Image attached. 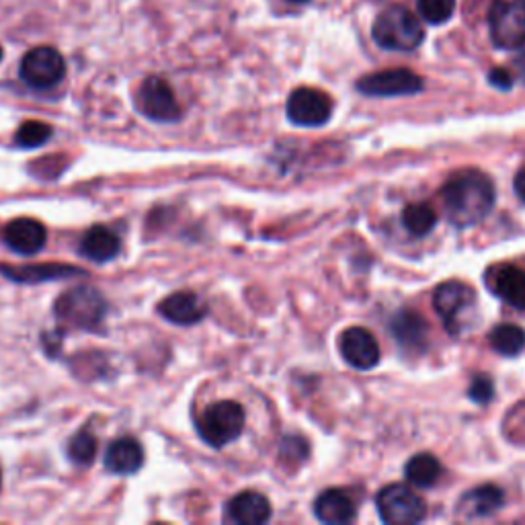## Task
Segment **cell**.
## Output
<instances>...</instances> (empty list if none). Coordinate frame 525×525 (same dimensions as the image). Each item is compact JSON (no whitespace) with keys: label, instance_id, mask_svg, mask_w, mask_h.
<instances>
[{"label":"cell","instance_id":"cell-7","mask_svg":"<svg viewBox=\"0 0 525 525\" xmlns=\"http://www.w3.org/2000/svg\"><path fill=\"white\" fill-rule=\"evenodd\" d=\"M376 505L382 521L392 525L419 523L427 515L425 501L407 484H388L378 493Z\"/></svg>","mask_w":525,"mask_h":525},{"label":"cell","instance_id":"cell-25","mask_svg":"<svg viewBox=\"0 0 525 525\" xmlns=\"http://www.w3.org/2000/svg\"><path fill=\"white\" fill-rule=\"evenodd\" d=\"M97 454V437L83 429L68 441V458L78 466H89Z\"/></svg>","mask_w":525,"mask_h":525},{"label":"cell","instance_id":"cell-31","mask_svg":"<svg viewBox=\"0 0 525 525\" xmlns=\"http://www.w3.org/2000/svg\"><path fill=\"white\" fill-rule=\"evenodd\" d=\"M513 70H515V76L525 85V46H523V50L517 54V58L513 60Z\"/></svg>","mask_w":525,"mask_h":525},{"label":"cell","instance_id":"cell-2","mask_svg":"<svg viewBox=\"0 0 525 525\" xmlns=\"http://www.w3.org/2000/svg\"><path fill=\"white\" fill-rule=\"evenodd\" d=\"M374 42L390 52H413L421 46L425 29L419 19L405 7L382 11L374 23Z\"/></svg>","mask_w":525,"mask_h":525},{"label":"cell","instance_id":"cell-35","mask_svg":"<svg viewBox=\"0 0 525 525\" xmlns=\"http://www.w3.org/2000/svg\"><path fill=\"white\" fill-rule=\"evenodd\" d=\"M0 60H3V48H0Z\"/></svg>","mask_w":525,"mask_h":525},{"label":"cell","instance_id":"cell-1","mask_svg":"<svg viewBox=\"0 0 525 525\" xmlns=\"http://www.w3.org/2000/svg\"><path fill=\"white\" fill-rule=\"evenodd\" d=\"M441 204L454 226H476L495 208V185L482 171L462 169L443 183Z\"/></svg>","mask_w":525,"mask_h":525},{"label":"cell","instance_id":"cell-6","mask_svg":"<svg viewBox=\"0 0 525 525\" xmlns=\"http://www.w3.org/2000/svg\"><path fill=\"white\" fill-rule=\"evenodd\" d=\"M476 306V294L462 281H446L433 294V308L446 325L448 333L460 335L466 327V318Z\"/></svg>","mask_w":525,"mask_h":525},{"label":"cell","instance_id":"cell-22","mask_svg":"<svg viewBox=\"0 0 525 525\" xmlns=\"http://www.w3.org/2000/svg\"><path fill=\"white\" fill-rule=\"evenodd\" d=\"M405 476L411 484H415V487L427 489V487H433V484L439 480L441 464L431 454H417L407 462Z\"/></svg>","mask_w":525,"mask_h":525},{"label":"cell","instance_id":"cell-16","mask_svg":"<svg viewBox=\"0 0 525 525\" xmlns=\"http://www.w3.org/2000/svg\"><path fill=\"white\" fill-rule=\"evenodd\" d=\"M144 464V450L142 443L134 437H117L109 443L105 452V468L111 474L130 476L138 472Z\"/></svg>","mask_w":525,"mask_h":525},{"label":"cell","instance_id":"cell-12","mask_svg":"<svg viewBox=\"0 0 525 525\" xmlns=\"http://www.w3.org/2000/svg\"><path fill=\"white\" fill-rule=\"evenodd\" d=\"M339 349L343 359L355 370H372L380 361V345L376 337L361 327H351L341 335Z\"/></svg>","mask_w":525,"mask_h":525},{"label":"cell","instance_id":"cell-11","mask_svg":"<svg viewBox=\"0 0 525 525\" xmlns=\"http://www.w3.org/2000/svg\"><path fill=\"white\" fill-rule=\"evenodd\" d=\"M138 109L160 124H171L181 117V107L177 97L165 78L150 76L146 78L138 91Z\"/></svg>","mask_w":525,"mask_h":525},{"label":"cell","instance_id":"cell-23","mask_svg":"<svg viewBox=\"0 0 525 525\" xmlns=\"http://www.w3.org/2000/svg\"><path fill=\"white\" fill-rule=\"evenodd\" d=\"M491 347L503 357H515L525 349V333L517 325H499L493 329Z\"/></svg>","mask_w":525,"mask_h":525},{"label":"cell","instance_id":"cell-5","mask_svg":"<svg viewBox=\"0 0 525 525\" xmlns=\"http://www.w3.org/2000/svg\"><path fill=\"white\" fill-rule=\"evenodd\" d=\"M489 29L499 50H521L525 46V0H493Z\"/></svg>","mask_w":525,"mask_h":525},{"label":"cell","instance_id":"cell-10","mask_svg":"<svg viewBox=\"0 0 525 525\" xmlns=\"http://www.w3.org/2000/svg\"><path fill=\"white\" fill-rule=\"evenodd\" d=\"M286 111L292 124L302 128H320L333 115V99L318 89L302 87L290 95Z\"/></svg>","mask_w":525,"mask_h":525},{"label":"cell","instance_id":"cell-30","mask_svg":"<svg viewBox=\"0 0 525 525\" xmlns=\"http://www.w3.org/2000/svg\"><path fill=\"white\" fill-rule=\"evenodd\" d=\"M491 85L497 87L499 91H509L513 87V72L507 68H495L489 74Z\"/></svg>","mask_w":525,"mask_h":525},{"label":"cell","instance_id":"cell-27","mask_svg":"<svg viewBox=\"0 0 525 525\" xmlns=\"http://www.w3.org/2000/svg\"><path fill=\"white\" fill-rule=\"evenodd\" d=\"M417 9L429 25H443L452 19L456 0H417Z\"/></svg>","mask_w":525,"mask_h":525},{"label":"cell","instance_id":"cell-28","mask_svg":"<svg viewBox=\"0 0 525 525\" xmlns=\"http://www.w3.org/2000/svg\"><path fill=\"white\" fill-rule=\"evenodd\" d=\"M308 456V443L302 437L290 435L281 441V458L290 462H302Z\"/></svg>","mask_w":525,"mask_h":525},{"label":"cell","instance_id":"cell-15","mask_svg":"<svg viewBox=\"0 0 525 525\" xmlns=\"http://www.w3.org/2000/svg\"><path fill=\"white\" fill-rule=\"evenodd\" d=\"M158 312L173 325L189 327L206 318L208 306L195 292H175L158 304Z\"/></svg>","mask_w":525,"mask_h":525},{"label":"cell","instance_id":"cell-34","mask_svg":"<svg viewBox=\"0 0 525 525\" xmlns=\"http://www.w3.org/2000/svg\"><path fill=\"white\" fill-rule=\"evenodd\" d=\"M0 489H3V468H0Z\"/></svg>","mask_w":525,"mask_h":525},{"label":"cell","instance_id":"cell-13","mask_svg":"<svg viewBox=\"0 0 525 525\" xmlns=\"http://www.w3.org/2000/svg\"><path fill=\"white\" fill-rule=\"evenodd\" d=\"M487 288L515 310H525V271L515 265H497L487 273Z\"/></svg>","mask_w":525,"mask_h":525},{"label":"cell","instance_id":"cell-17","mask_svg":"<svg viewBox=\"0 0 525 525\" xmlns=\"http://www.w3.org/2000/svg\"><path fill=\"white\" fill-rule=\"evenodd\" d=\"M427 329L425 318L413 310H400L390 322V333L396 343L411 353L425 349Z\"/></svg>","mask_w":525,"mask_h":525},{"label":"cell","instance_id":"cell-8","mask_svg":"<svg viewBox=\"0 0 525 525\" xmlns=\"http://www.w3.org/2000/svg\"><path fill=\"white\" fill-rule=\"evenodd\" d=\"M19 74L27 87L46 91L62 83V78L66 74V62L56 48L39 46L23 56Z\"/></svg>","mask_w":525,"mask_h":525},{"label":"cell","instance_id":"cell-24","mask_svg":"<svg viewBox=\"0 0 525 525\" xmlns=\"http://www.w3.org/2000/svg\"><path fill=\"white\" fill-rule=\"evenodd\" d=\"M402 224L413 236H425L435 228L437 214L427 204H411L402 212Z\"/></svg>","mask_w":525,"mask_h":525},{"label":"cell","instance_id":"cell-20","mask_svg":"<svg viewBox=\"0 0 525 525\" xmlns=\"http://www.w3.org/2000/svg\"><path fill=\"white\" fill-rule=\"evenodd\" d=\"M505 503V495L495 484H482L468 491L460 501H458V513L464 517H487L497 513Z\"/></svg>","mask_w":525,"mask_h":525},{"label":"cell","instance_id":"cell-3","mask_svg":"<svg viewBox=\"0 0 525 525\" xmlns=\"http://www.w3.org/2000/svg\"><path fill=\"white\" fill-rule=\"evenodd\" d=\"M54 310L62 325L89 331L105 318L107 302L95 288L78 286L60 296Z\"/></svg>","mask_w":525,"mask_h":525},{"label":"cell","instance_id":"cell-26","mask_svg":"<svg viewBox=\"0 0 525 525\" xmlns=\"http://www.w3.org/2000/svg\"><path fill=\"white\" fill-rule=\"evenodd\" d=\"M52 134V126L44 124V121H27L17 130L15 144L21 148H39L52 138Z\"/></svg>","mask_w":525,"mask_h":525},{"label":"cell","instance_id":"cell-18","mask_svg":"<svg viewBox=\"0 0 525 525\" xmlns=\"http://www.w3.org/2000/svg\"><path fill=\"white\" fill-rule=\"evenodd\" d=\"M314 513L322 523L343 525L355 519L357 505L349 493L341 489H329L316 497Z\"/></svg>","mask_w":525,"mask_h":525},{"label":"cell","instance_id":"cell-29","mask_svg":"<svg viewBox=\"0 0 525 525\" xmlns=\"http://www.w3.org/2000/svg\"><path fill=\"white\" fill-rule=\"evenodd\" d=\"M493 382L487 378V376H478L472 380V386H470V398L474 402H480V405H484V402H489L493 398Z\"/></svg>","mask_w":525,"mask_h":525},{"label":"cell","instance_id":"cell-9","mask_svg":"<svg viewBox=\"0 0 525 525\" xmlns=\"http://www.w3.org/2000/svg\"><path fill=\"white\" fill-rule=\"evenodd\" d=\"M357 91L368 97H411L423 91V78L409 68H390L359 78Z\"/></svg>","mask_w":525,"mask_h":525},{"label":"cell","instance_id":"cell-21","mask_svg":"<svg viewBox=\"0 0 525 525\" xmlns=\"http://www.w3.org/2000/svg\"><path fill=\"white\" fill-rule=\"evenodd\" d=\"M121 251V240L119 236L105 228V226H93L83 240H80V253L95 263H107L113 261Z\"/></svg>","mask_w":525,"mask_h":525},{"label":"cell","instance_id":"cell-14","mask_svg":"<svg viewBox=\"0 0 525 525\" xmlns=\"http://www.w3.org/2000/svg\"><path fill=\"white\" fill-rule=\"evenodd\" d=\"M48 230L42 222L33 218H17L5 228L7 247L19 255H35L44 249Z\"/></svg>","mask_w":525,"mask_h":525},{"label":"cell","instance_id":"cell-4","mask_svg":"<svg viewBox=\"0 0 525 525\" xmlns=\"http://www.w3.org/2000/svg\"><path fill=\"white\" fill-rule=\"evenodd\" d=\"M245 421V409H242L238 402L220 400L201 413L197 421V431L212 448H224L240 437L242 429H245Z\"/></svg>","mask_w":525,"mask_h":525},{"label":"cell","instance_id":"cell-33","mask_svg":"<svg viewBox=\"0 0 525 525\" xmlns=\"http://www.w3.org/2000/svg\"><path fill=\"white\" fill-rule=\"evenodd\" d=\"M290 3H296V5H302V3H308V0H290Z\"/></svg>","mask_w":525,"mask_h":525},{"label":"cell","instance_id":"cell-32","mask_svg":"<svg viewBox=\"0 0 525 525\" xmlns=\"http://www.w3.org/2000/svg\"><path fill=\"white\" fill-rule=\"evenodd\" d=\"M515 191L521 201H525V167L515 175Z\"/></svg>","mask_w":525,"mask_h":525},{"label":"cell","instance_id":"cell-19","mask_svg":"<svg viewBox=\"0 0 525 525\" xmlns=\"http://www.w3.org/2000/svg\"><path fill=\"white\" fill-rule=\"evenodd\" d=\"M271 505L267 497L255 491H245L236 495L228 503V519L240 525H261L269 521Z\"/></svg>","mask_w":525,"mask_h":525}]
</instances>
